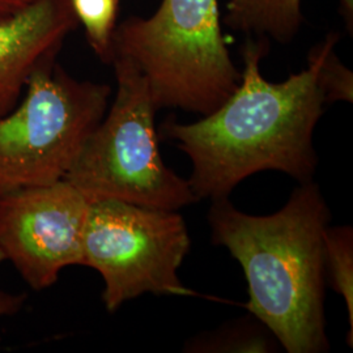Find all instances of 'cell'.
<instances>
[{
    "mask_svg": "<svg viewBox=\"0 0 353 353\" xmlns=\"http://www.w3.org/2000/svg\"><path fill=\"white\" fill-rule=\"evenodd\" d=\"M112 87L67 74L55 57L33 71L0 118V196L62 181L108 112Z\"/></svg>",
    "mask_w": 353,
    "mask_h": 353,
    "instance_id": "5",
    "label": "cell"
},
{
    "mask_svg": "<svg viewBox=\"0 0 353 353\" xmlns=\"http://www.w3.org/2000/svg\"><path fill=\"white\" fill-rule=\"evenodd\" d=\"M331 212L314 181L300 183L278 212L252 216L227 198L208 214L214 245L227 248L248 280L246 310L288 353L330 350L325 316L323 233Z\"/></svg>",
    "mask_w": 353,
    "mask_h": 353,
    "instance_id": "2",
    "label": "cell"
},
{
    "mask_svg": "<svg viewBox=\"0 0 353 353\" xmlns=\"http://www.w3.org/2000/svg\"><path fill=\"white\" fill-rule=\"evenodd\" d=\"M190 248L189 230L178 211L114 199L89 204L83 265L101 275L102 301L110 313L144 293L202 297L178 278Z\"/></svg>",
    "mask_w": 353,
    "mask_h": 353,
    "instance_id": "6",
    "label": "cell"
},
{
    "mask_svg": "<svg viewBox=\"0 0 353 353\" xmlns=\"http://www.w3.org/2000/svg\"><path fill=\"white\" fill-rule=\"evenodd\" d=\"M345 17L352 23L353 0H341ZM225 23L241 32L268 34L288 42L303 21L301 0H229Z\"/></svg>",
    "mask_w": 353,
    "mask_h": 353,
    "instance_id": "9",
    "label": "cell"
},
{
    "mask_svg": "<svg viewBox=\"0 0 353 353\" xmlns=\"http://www.w3.org/2000/svg\"><path fill=\"white\" fill-rule=\"evenodd\" d=\"M115 57L139 68L157 110L208 115L241 80L221 33L217 0H163L151 17L127 19L114 30Z\"/></svg>",
    "mask_w": 353,
    "mask_h": 353,
    "instance_id": "3",
    "label": "cell"
},
{
    "mask_svg": "<svg viewBox=\"0 0 353 353\" xmlns=\"http://www.w3.org/2000/svg\"><path fill=\"white\" fill-rule=\"evenodd\" d=\"M89 204L67 179L0 196V246L33 290L52 287L68 265H83Z\"/></svg>",
    "mask_w": 353,
    "mask_h": 353,
    "instance_id": "7",
    "label": "cell"
},
{
    "mask_svg": "<svg viewBox=\"0 0 353 353\" xmlns=\"http://www.w3.org/2000/svg\"><path fill=\"white\" fill-rule=\"evenodd\" d=\"M112 64L115 97L64 179L90 203L114 199L179 211L198 202L189 182L163 161L145 77L126 58L115 57Z\"/></svg>",
    "mask_w": 353,
    "mask_h": 353,
    "instance_id": "4",
    "label": "cell"
},
{
    "mask_svg": "<svg viewBox=\"0 0 353 353\" xmlns=\"http://www.w3.org/2000/svg\"><path fill=\"white\" fill-rule=\"evenodd\" d=\"M76 24L70 0H38L0 20V118L19 103L38 65L57 57Z\"/></svg>",
    "mask_w": 353,
    "mask_h": 353,
    "instance_id": "8",
    "label": "cell"
},
{
    "mask_svg": "<svg viewBox=\"0 0 353 353\" xmlns=\"http://www.w3.org/2000/svg\"><path fill=\"white\" fill-rule=\"evenodd\" d=\"M38 0H0V20L10 19L24 12Z\"/></svg>",
    "mask_w": 353,
    "mask_h": 353,
    "instance_id": "15",
    "label": "cell"
},
{
    "mask_svg": "<svg viewBox=\"0 0 353 353\" xmlns=\"http://www.w3.org/2000/svg\"><path fill=\"white\" fill-rule=\"evenodd\" d=\"M338 39V34L331 33L310 52L318 61V84L322 89L325 101L352 102V72L341 63L334 52Z\"/></svg>",
    "mask_w": 353,
    "mask_h": 353,
    "instance_id": "13",
    "label": "cell"
},
{
    "mask_svg": "<svg viewBox=\"0 0 353 353\" xmlns=\"http://www.w3.org/2000/svg\"><path fill=\"white\" fill-rule=\"evenodd\" d=\"M26 301V294H14L10 292L0 290V318L6 316H12L17 313Z\"/></svg>",
    "mask_w": 353,
    "mask_h": 353,
    "instance_id": "14",
    "label": "cell"
},
{
    "mask_svg": "<svg viewBox=\"0 0 353 353\" xmlns=\"http://www.w3.org/2000/svg\"><path fill=\"white\" fill-rule=\"evenodd\" d=\"M4 261H7V259H6V254H4L3 249H1V246H0V263H3Z\"/></svg>",
    "mask_w": 353,
    "mask_h": 353,
    "instance_id": "16",
    "label": "cell"
},
{
    "mask_svg": "<svg viewBox=\"0 0 353 353\" xmlns=\"http://www.w3.org/2000/svg\"><path fill=\"white\" fill-rule=\"evenodd\" d=\"M76 21L84 26L90 48L105 63L113 59L119 0H70Z\"/></svg>",
    "mask_w": 353,
    "mask_h": 353,
    "instance_id": "12",
    "label": "cell"
},
{
    "mask_svg": "<svg viewBox=\"0 0 353 353\" xmlns=\"http://www.w3.org/2000/svg\"><path fill=\"white\" fill-rule=\"evenodd\" d=\"M326 281L344 299L350 318L347 343L353 345V230L348 225L330 227L323 233Z\"/></svg>",
    "mask_w": 353,
    "mask_h": 353,
    "instance_id": "10",
    "label": "cell"
},
{
    "mask_svg": "<svg viewBox=\"0 0 353 353\" xmlns=\"http://www.w3.org/2000/svg\"><path fill=\"white\" fill-rule=\"evenodd\" d=\"M203 334L186 344L189 352H270L278 341L255 316ZM279 344V343H278ZM280 345V344H279Z\"/></svg>",
    "mask_w": 353,
    "mask_h": 353,
    "instance_id": "11",
    "label": "cell"
},
{
    "mask_svg": "<svg viewBox=\"0 0 353 353\" xmlns=\"http://www.w3.org/2000/svg\"><path fill=\"white\" fill-rule=\"evenodd\" d=\"M265 41L242 48L243 71L239 87L214 112L194 123L168 119L166 139L188 154L192 166L189 185L201 199L227 198L243 179L278 170L300 183L314 181L318 156L313 145L325 96L318 84V61L285 81L270 83L259 63Z\"/></svg>",
    "mask_w": 353,
    "mask_h": 353,
    "instance_id": "1",
    "label": "cell"
}]
</instances>
